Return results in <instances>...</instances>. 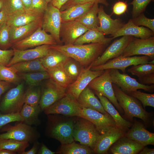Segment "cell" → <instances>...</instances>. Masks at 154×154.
<instances>
[{
  "instance_id": "cell-46",
  "label": "cell",
  "mask_w": 154,
  "mask_h": 154,
  "mask_svg": "<svg viewBox=\"0 0 154 154\" xmlns=\"http://www.w3.org/2000/svg\"><path fill=\"white\" fill-rule=\"evenodd\" d=\"M152 0H133L130 3L133 6L132 18H135L144 12Z\"/></svg>"
},
{
  "instance_id": "cell-38",
  "label": "cell",
  "mask_w": 154,
  "mask_h": 154,
  "mask_svg": "<svg viewBox=\"0 0 154 154\" xmlns=\"http://www.w3.org/2000/svg\"><path fill=\"white\" fill-rule=\"evenodd\" d=\"M57 153L63 154H90L94 152L89 147L74 141L70 143L62 144Z\"/></svg>"
},
{
  "instance_id": "cell-35",
  "label": "cell",
  "mask_w": 154,
  "mask_h": 154,
  "mask_svg": "<svg viewBox=\"0 0 154 154\" xmlns=\"http://www.w3.org/2000/svg\"><path fill=\"white\" fill-rule=\"evenodd\" d=\"M46 71L50 76V78L58 85L66 88L72 82L62 65L47 69Z\"/></svg>"
},
{
  "instance_id": "cell-21",
  "label": "cell",
  "mask_w": 154,
  "mask_h": 154,
  "mask_svg": "<svg viewBox=\"0 0 154 154\" xmlns=\"http://www.w3.org/2000/svg\"><path fill=\"white\" fill-rule=\"evenodd\" d=\"M98 17L100 26L97 29L105 35H110L111 37L115 34L124 24L119 18L113 19L105 11L104 6L99 7Z\"/></svg>"
},
{
  "instance_id": "cell-48",
  "label": "cell",
  "mask_w": 154,
  "mask_h": 154,
  "mask_svg": "<svg viewBox=\"0 0 154 154\" xmlns=\"http://www.w3.org/2000/svg\"><path fill=\"white\" fill-rule=\"evenodd\" d=\"M22 120L19 112L3 114L0 111V128L11 122Z\"/></svg>"
},
{
  "instance_id": "cell-41",
  "label": "cell",
  "mask_w": 154,
  "mask_h": 154,
  "mask_svg": "<svg viewBox=\"0 0 154 154\" xmlns=\"http://www.w3.org/2000/svg\"><path fill=\"white\" fill-rule=\"evenodd\" d=\"M35 87H31L25 93V104L32 106L39 105L41 91L39 88Z\"/></svg>"
},
{
  "instance_id": "cell-28",
  "label": "cell",
  "mask_w": 154,
  "mask_h": 154,
  "mask_svg": "<svg viewBox=\"0 0 154 154\" xmlns=\"http://www.w3.org/2000/svg\"><path fill=\"white\" fill-rule=\"evenodd\" d=\"M95 91L104 109L112 117L117 125L126 130L130 127L131 125V123L121 116L108 99L100 93Z\"/></svg>"
},
{
  "instance_id": "cell-10",
  "label": "cell",
  "mask_w": 154,
  "mask_h": 154,
  "mask_svg": "<svg viewBox=\"0 0 154 154\" xmlns=\"http://www.w3.org/2000/svg\"><path fill=\"white\" fill-rule=\"evenodd\" d=\"M24 94L23 83L10 89L0 104V111L5 114L19 112L24 104Z\"/></svg>"
},
{
  "instance_id": "cell-59",
  "label": "cell",
  "mask_w": 154,
  "mask_h": 154,
  "mask_svg": "<svg viewBox=\"0 0 154 154\" xmlns=\"http://www.w3.org/2000/svg\"><path fill=\"white\" fill-rule=\"evenodd\" d=\"M21 0L25 9L29 10L31 5L32 0Z\"/></svg>"
},
{
  "instance_id": "cell-42",
  "label": "cell",
  "mask_w": 154,
  "mask_h": 154,
  "mask_svg": "<svg viewBox=\"0 0 154 154\" xmlns=\"http://www.w3.org/2000/svg\"><path fill=\"white\" fill-rule=\"evenodd\" d=\"M21 78L10 67L0 65V80L9 83H17Z\"/></svg>"
},
{
  "instance_id": "cell-57",
  "label": "cell",
  "mask_w": 154,
  "mask_h": 154,
  "mask_svg": "<svg viewBox=\"0 0 154 154\" xmlns=\"http://www.w3.org/2000/svg\"><path fill=\"white\" fill-rule=\"evenodd\" d=\"M69 0H52L50 3L54 6L60 9L62 6Z\"/></svg>"
},
{
  "instance_id": "cell-18",
  "label": "cell",
  "mask_w": 154,
  "mask_h": 154,
  "mask_svg": "<svg viewBox=\"0 0 154 154\" xmlns=\"http://www.w3.org/2000/svg\"><path fill=\"white\" fill-rule=\"evenodd\" d=\"M89 29L76 20L62 21L60 31L62 43L64 45L73 44L77 38Z\"/></svg>"
},
{
  "instance_id": "cell-45",
  "label": "cell",
  "mask_w": 154,
  "mask_h": 154,
  "mask_svg": "<svg viewBox=\"0 0 154 154\" xmlns=\"http://www.w3.org/2000/svg\"><path fill=\"white\" fill-rule=\"evenodd\" d=\"M8 15L25 10L21 0H3V7Z\"/></svg>"
},
{
  "instance_id": "cell-58",
  "label": "cell",
  "mask_w": 154,
  "mask_h": 154,
  "mask_svg": "<svg viewBox=\"0 0 154 154\" xmlns=\"http://www.w3.org/2000/svg\"><path fill=\"white\" fill-rule=\"evenodd\" d=\"M139 154H154V149L147 147H143L139 152Z\"/></svg>"
},
{
  "instance_id": "cell-13",
  "label": "cell",
  "mask_w": 154,
  "mask_h": 154,
  "mask_svg": "<svg viewBox=\"0 0 154 154\" xmlns=\"http://www.w3.org/2000/svg\"><path fill=\"white\" fill-rule=\"evenodd\" d=\"M80 117L85 119L92 123L100 135L118 127L109 114H104L89 108H83Z\"/></svg>"
},
{
  "instance_id": "cell-54",
  "label": "cell",
  "mask_w": 154,
  "mask_h": 154,
  "mask_svg": "<svg viewBox=\"0 0 154 154\" xmlns=\"http://www.w3.org/2000/svg\"><path fill=\"white\" fill-rule=\"evenodd\" d=\"M8 14L6 10L3 7L0 11V27L6 22Z\"/></svg>"
},
{
  "instance_id": "cell-40",
  "label": "cell",
  "mask_w": 154,
  "mask_h": 154,
  "mask_svg": "<svg viewBox=\"0 0 154 154\" xmlns=\"http://www.w3.org/2000/svg\"><path fill=\"white\" fill-rule=\"evenodd\" d=\"M62 66L72 82L76 79L83 68L79 62L70 57Z\"/></svg>"
},
{
  "instance_id": "cell-33",
  "label": "cell",
  "mask_w": 154,
  "mask_h": 154,
  "mask_svg": "<svg viewBox=\"0 0 154 154\" xmlns=\"http://www.w3.org/2000/svg\"><path fill=\"white\" fill-rule=\"evenodd\" d=\"M16 72L28 73L46 71L40 58L21 61L9 66Z\"/></svg>"
},
{
  "instance_id": "cell-27",
  "label": "cell",
  "mask_w": 154,
  "mask_h": 154,
  "mask_svg": "<svg viewBox=\"0 0 154 154\" xmlns=\"http://www.w3.org/2000/svg\"><path fill=\"white\" fill-rule=\"evenodd\" d=\"M77 101L83 108L95 110L104 114H109L104 109L100 101L88 86L81 93Z\"/></svg>"
},
{
  "instance_id": "cell-3",
  "label": "cell",
  "mask_w": 154,
  "mask_h": 154,
  "mask_svg": "<svg viewBox=\"0 0 154 154\" xmlns=\"http://www.w3.org/2000/svg\"><path fill=\"white\" fill-rule=\"evenodd\" d=\"M75 122L73 136L74 140L93 150L100 134L90 121L80 117Z\"/></svg>"
},
{
  "instance_id": "cell-53",
  "label": "cell",
  "mask_w": 154,
  "mask_h": 154,
  "mask_svg": "<svg viewBox=\"0 0 154 154\" xmlns=\"http://www.w3.org/2000/svg\"><path fill=\"white\" fill-rule=\"evenodd\" d=\"M11 87L10 83L0 80V100L2 95Z\"/></svg>"
},
{
  "instance_id": "cell-24",
  "label": "cell",
  "mask_w": 154,
  "mask_h": 154,
  "mask_svg": "<svg viewBox=\"0 0 154 154\" xmlns=\"http://www.w3.org/2000/svg\"><path fill=\"white\" fill-rule=\"evenodd\" d=\"M43 15L25 9L8 15L6 23L10 27H19L42 19Z\"/></svg>"
},
{
  "instance_id": "cell-8",
  "label": "cell",
  "mask_w": 154,
  "mask_h": 154,
  "mask_svg": "<svg viewBox=\"0 0 154 154\" xmlns=\"http://www.w3.org/2000/svg\"><path fill=\"white\" fill-rule=\"evenodd\" d=\"M50 119L47 129L50 137L57 140L62 144L74 141L73 132L75 122L73 120L56 121L54 119Z\"/></svg>"
},
{
  "instance_id": "cell-50",
  "label": "cell",
  "mask_w": 154,
  "mask_h": 154,
  "mask_svg": "<svg viewBox=\"0 0 154 154\" xmlns=\"http://www.w3.org/2000/svg\"><path fill=\"white\" fill-rule=\"evenodd\" d=\"M47 5L44 0H32L31 5L29 10L43 15Z\"/></svg>"
},
{
  "instance_id": "cell-6",
  "label": "cell",
  "mask_w": 154,
  "mask_h": 154,
  "mask_svg": "<svg viewBox=\"0 0 154 154\" xmlns=\"http://www.w3.org/2000/svg\"><path fill=\"white\" fill-rule=\"evenodd\" d=\"M62 23L60 11L50 3L47 6L43 15L42 28L49 33L54 38L57 44L62 45L60 37Z\"/></svg>"
},
{
  "instance_id": "cell-25",
  "label": "cell",
  "mask_w": 154,
  "mask_h": 154,
  "mask_svg": "<svg viewBox=\"0 0 154 154\" xmlns=\"http://www.w3.org/2000/svg\"><path fill=\"white\" fill-rule=\"evenodd\" d=\"M42 19V18L19 27H10V40L12 45L29 36L39 27L41 26Z\"/></svg>"
},
{
  "instance_id": "cell-52",
  "label": "cell",
  "mask_w": 154,
  "mask_h": 154,
  "mask_svg": "<svg viewBox=\"0 0 154 154\" xmlns=\"http://www.w3.org/2000/svg\"><path fill=\"white\" fill-rule=\"evenodd\" d=\"M127 7L128 5L125 2L118 1L114 4L113 6V12L116 15H121L126 11Z\"/></svg>"
},
{
  "instance_id": "cell-47",
  "label": "cell",
  "mask_w": 154,
  "mask_h": 154,
  "mask_svg": "<svg viewBox=\"0 0 154 154\" xmlns=\"http://www.w3.org/2000/svg\"><path fill=\"white\" fill-rule=\"evenodd\" d=\"M131 19L135 25L139 26H145L154 32V19L147 17L143 13Z\"/></svg>"
},
{
  "instance_id": "cell-44",
  "label": "cell",
  "mask_w": 154,
  "mask_h": 154,
  "mask_svg": "<svg viewBox=\"0 0 154 154\" xmlns=\"http://www.w3.org/2000/svg\"><path fill=\"white\" fill-rule=\"evenodd\" d=\"M128 94L139 100L144 108L147 106L154 107V94L146 93L136 90L131 92Z\"/></svg>"
},
{
  "instance_id": "cell-16",
  "label": "cell",
  "mask_w": 154,
  "mask_h": 154,
  "mask_svg": "<svg viewBox=\"0 0 154 154\" xmlns=\"http://www.w3.org/2000/svg\"><path fill=\"white\" fill-rule=\"evenodd\" d=\"M133 37L123 36L114 41L89 66L91 67L102 64L110 60L121 55Z\"/></svg>"
},
{
  "instance_id": "cell-19",
  "label": "cell",
  "mask_w": 154,
  "mask_h": 154,
  "mask_svg": "<svg viewBox=\"0 0 154 154\" xmlns=\"http://www.w3.org/2000/svg\"><path fill=\"white\" fill-rule=\"evenodd\" d=\"M50 45L43 44L35 48L23 50L13 49L14 54L6 66L9 67L17 62L34 60L45 56L50 49Z\"/></svg>"
},
{
  "instance_id": "cell-60",
  "label": "cell",
  "mask_w": 154,
  "mask_h": 154,
  "mask_svg": "<svg viewBox=\"0 0 154 154\" xmlns=\"http://www.w3.org/2000/svg\"><path fill=\"white\" fill-rule=\"evenodd\" d=\"M16 153L11 150L6 149H0V154H15Z\"/></svg>"
},
{
  "instance_id": "cell-23",
  "label": "cell",
  "mask_w": 154,
  "mask_h": 154,
  "mask_svg": "<svg viewBox=\"0 0 154 154\" xmlns=\"http://www.w3.org/2000/svg\"><path fill=\"white\" fill-rule=\"evenodd\" d=\"M154 35V32L147 27L135 25L130 19L111 37L114 39L120 36H129L138 38L145 39Z\"/></svg>"
},
{
  "instance_id": "cell-11",
  "label": "cell",
  "mask_w": 154,
  "mask_h": 154,
  "mask_svg": "<svg viewBox=\"0 0 154 154\" xmlns=\"http://www.w3.org/2000/svg\"><path fill=\"white\" fill-rule=\"evenodd\" d=\"M110 75L112 83L127 94L139 89L150 92L154 91V84L150 85L142 84L127 74L120 73L118 70L111 69Z\"/></svg>"
},
{
  "instance_id": "cell-17",
  "label": "cell",
  "mask_w": 154,
  "mask_h": 154,
  "mask_svg": "<svg viewBox=\"0 0 154 154\" xmlns=\"http://www.w3.org/2000/svg\"><path fill=\"white\" fill-rule=\"evenodd\" d=\"M49 79L41 91L39 105L42 111L45 110L66 94V88L58 85L51 79Z\"/></svg>"
},
{
  "instance_id": "cell-31",
  "label": "cell",
  "mask_w": 154,
  "mask_h": 154,
  "mask_svg": "<svg viewBox=\"0 0 154 154\" xmlns=\"http://www.w3.org/2000/svg\"><path fill=\"white\" fill-rule=\"evenodd\" d=\"M41 111L39 105L32 106L24 104L19 112L22 122L31 126L38 125L40 121L38 116Z\"/></svg>"
},
{
  "instance_id": "cell-7",
  "label": "cell",
  "mask_w": 154,
  "mask_h": 154,
  "mask_svg": "<svg viewBox=\"0 0 154 154\" xmlns=\"http://www.w3.org/2000/svg\"><path fill=\"white\" fill-rule=\"evenodd\" d=\"M150 60V58L146 56H125L120 55L109 60L104 64L92 67L90 69L94 71L108 69H119L124 73L126 68L129 66L149 63L154 61Z\"/></svg>"
},
{
  "instance_id": "cell-37",
  "label": "cell",
  "mask_w": 154,
  "mask_h": 154,
  "mask_svg": "<svg viewBox=\"0 0 154 154\" xmlns=\"http://www.w3.org/2000/svg\"><path fill=\"white\" fill-rule=\"evenodd\" d=\"M17 74L30 87L36 86L42 80L50 78V75L46 70Z\"/></svg>"
},
{
  "instance_id": "cell-32",
  "label": "cell",
  "mask_w": 154,
  "mask_h": 154,
  "mask_svg": "<svg viewBox=\"0 0 154 154\" xmlns=\"http://www.w3.org/2000/svg\"><path fill=\"white\" fill-rule=\"evenodd\" d=\"M94 3H89L77 4L60 11L62 21L75 20L90 9Z\"/></svg>"
},
{
  "instance_id": "cell-26",
  "label": "cell",
  "mask_w": 154,
  "mask_h": 154,
  "mask_svg": "<svg viewBox=\"0 0 154 154\" xmlns=\"http://www.w3.org/2000/svg\"><path fill=\"white\" fill-rule=\"evenodd\" d=\"M117 141L110 149L113 154H135L144 147L125 135Z\"/></svg>"
},
{
  "instance_id": "cell-56",
  "label": "cell",
  "mask_w": 154,
  "mask_h": 154,
  "mask_svg": "<svg viewBox=\"0 0 154 154\" xmlns=\"http://www.w3.org/2000/svg\"><path fill=\"white\" fill-rule=\"evenodd\" d=\"M55 153L50 150L44 144L42 143L37 153L38 154H53Z\"/></svg>"
},
{
  "instance_id": "cell-4",
  "label": "cell",
  "mask_w": 154,
  "mask_h": 154,
  "mask_svg": "<svg viewBox=\"0 0 154 154\" xmlns=\"http://www.w3.org/2000/svg\"><path fill=\"white\" fill-rule=\"evenodd\" d=\"M1 131L0 139H12L32 143L37 141L40 137L38 131L31 125L22 122L14 125L7 124Z\"/></svg>"
},
{
  "instance_id": "cell-9",
  "label": "cell",
  "mask_w": 154,
  "mask_h": 154,
  "mask_svg": "<svg viewBox=\"0 0 154 154\" xmlns=\"http://www.w3.org/2000/svg\"><path fill=\"white\" fill-rule=\"evenodd\" d=\"M83 107L78 101L66 94L60 99L44 110L47 115L60 114L80 117Z\"/></svg>"
},
{
  "instance_id": "cell-1",
  "label": "cell",
  "mask_w": 154,
  "mask_h": 154,
  "mask_svg": "<svg viewBox=\"0 0 154 154\" xmlns=\"http://www.w3.org/2000/svg\"><path fill=\"white\" fill-rule=\"evenodd\" d=\"M110 44L91 43L87 44L50 45L51 48L58 50L75 60L82 66L88 67L104 52Z\"/></svg>"
},
{
  "instance_id": "cell-30",
  "label": "cell",
  "mask_w": 154,
  "mask_h": 154,
  "mask_svg": "<svg viewBox=\"0 0 154 154\" xmlns=\"http://www.w3.org/2000/svg\"><path fill=\"white\" fill-rule=\"evenodd\" d=\"M69 58L61 52L50 48L47 54L40 59L46 70L62 65Z\"/></svg>"
},
{
  "instance_id": "cell-51",
  "label": "cell",
  "mask_w": 154,
  "mask_h": 154,
  "mask_svg": "<svg viewBox=\"0 0 154 154\" xmlns=\"http://www.w3.org/2000/svg\"><path fill=\"white\" fill-rule=\"evenodd\" d=\"M14 50L0 49V65L7 66L14 54Z\"/></svg>"
},
{
  "instance_id": "cell-36",
  "label": "cell",
  "mask_w": 154,
  "mask_h": 154,
  "mask_svg": "<svg viewBox=\"0 0 154 154\" xmlns=\"http://www.w3.org/2000/svg\"><path fill=\"white\" fill-rule=\"evenodd\" d=\"M128 72L138 78L139 82L154 75V61L152 62L133 66L127 70Z\"/></svg>"
},
{
  "instance_id": "cell-43",
  "label": "cell",
  "mask_w": 154,
  "mask_h": 154,
  "mask_svg": "<svg viewBox=\"0 0 154 154\" xmlns=\"http://www.w3.org/2000/svg\"><path fill=\"white\" fill-rule=\"evenodd\" d=\"M10 27L6 23L0 27V49L6 50L11 47Z\"/></svg>"
},
{
  "instance_id": "cell-61",
  "label": "cell",
  "mask_w": 154,
  "mask_h": 154,
  "mask_svg": "<svg viewBox=\"0 0 154 154\" xmlns=\"http://www.w3.org/2000/svg\"><path fill=\"white\" fill-rule=\"evenodd\" d=\"M3 6V0H0V11L2 9Z\"/></svg>"
},
{
  "instance_id": "cell-34",
  "label": "cell",
  "mask_w": 154,
  "mask_h": 154,
  "mask_svg": "<svg viewBox=\"0 0 154 154\" xmlns=\"http://www.w3.org/2000/svg\"><path fill=\"white\" fill-rule=\"evenodd\" d=\"M98 8V3H95L90 9L75 20L89 29L97 28L99 23L97 16Z\"/></svg>"
},
{
  "instance_id": "cell-62",
  "label": "cell",
  "mask_w": 154,
  "mask_h": 154,
  "mask_svg": "<svg viewBox=\"0 0 154 154\" xmlns=\"http://www.w3.org/2000/svg\"><path fill=\"white\" fill-rule=\"evenodd\" d=\"M48 4L50 3L52 0H44Z\"/></svg>"
},
{
  "instance_id": "cell-5",
  "label": "cell",
  "mask_w": 154,
  "mask_h": 154,
  "mask_svg": "<svg viewBox=\"0 0 154 154\" xmlns=\"http://www.w3.org/2000/svg\"><path fill=\"white\" fill-rule=\"evenodd\" d=\"M110 71L111 69L105 70L102 74L92 80L88 86L107 98L120 113H123V110L114 93L110 75Z\"/></svg>"
},
{
  "instance_id": "cell-20",
  "label": "cell",
  "mask_w": 154,
  "mask_h": 154,
  "mask_svg": "<svg viewBox=\"0 0 154 154\" xmlns=\"http://www.w3.org/2000/svg\"><path fill=\"white\" fill-rule=\"evenodd\" d=\"M125 130L117 127L100 135L93 149L94 152L99 154L106 153L112 144L125 135Z\"/></svg>"
},
{
  "instance_id": "cell-12",
  "label": "cell",
  "mask_w": 154,
  "mask_h": 154,
  "mask_svg": "<svg viewBox=\"0 0 154 154\" xmlns=\"http://www.w3.org/2000/svg\"><path fill=\"white\" fill-rule=\"evenodd\" d=\"M56 44L53 37L40 26L29 36L14 43L11 47L12 49L23 50L43 44Z\"/></svg>"
},
{
  "instance_id": "cell-29",
  "label": "cell",
  "mask_w": 154,
  "mask_h": 154,
  "mask_svg": "<svg viewBox=\"0 0 154 154\" xmlns=\"http://www.w3.org/2000/svg\"><path fill=\"white\" fill-rule=\"evenodd\" d=\"M113 39L112 37L106 38L103 33L96 28L88 30L77 38L73 44L82 45L97 43L110 44Z\"/></svg>"
},
{
  "instance_id": "cell-2",
  "label": "cell",
  "mask_w": 154,
  "mask_h": 154,
  "mask_svg": "<svg viewBox=\"0 0 154 154\" xmlns=\"http://www.w3.org/2000/svg\"><path fill=\"white\" fill-rule=\"evenodd\" d=\"M112 86L116 97L125 113V117L131 121L134 117H137L145 123H148L151 113L144 109L137 99L126 93L113 83Z\"/></svg>"
},
{
  "instance_id": "cell-15",
  "label": "cell",
  "mask_w": 154,
  "mask_h": 154,
  "mask_svg": "<svg viewBox=\"0 0 154 154\" xmlns=\"http://www.w3.org/2000/svg\"><path fill=\"white\" fill-rule=\"evenodd\" d=\"M104 70H92L90 69V66L83 68L76 79L67 88L66 94L77 100L81 93L88 86L90 82L102 74Z\"/></svg>"
},
{
  "instance_id": "cell-39",
  "label": "cell",
  "mask_w": 154,
  "mask_h": 154,
  "mask_svg": "<svg viewBox=\"0 0 154 154\" xmlns=\"http://www.w3.org/2000/svg\"><path fill=\"white\" fill-rule=\"evenodd\" d=\"M29 146V143L12 139H0V149H7L22 154Z\"/></svg>"
},
{
  "instance_id": "cell-49",
  "label": "cell",
  "mask_w": 154,
  "mask_h": 154,
  "mask_svg": "<svg viewBox=\"0 0 154 154\" xmlns=\"http://www.w3.org/2000/svg\"><path fill=\"white\" fill-rule=\"evenodd\" d=\"M96 2L106 7L109 5L108 0H69L62 6L60 10L62 11L77 4Z\"/></svg>"
},
{
  "instance_id": "cell-14",
  "label": "cell",
  "mask_w": 154,
  "mask_h": 154,
  "mask_svg": "<svg viewBox=\"0 0 154 154\" xmlns=\"http://www.w3.org/2000/svg\"><path fill=\"white\" fill-rule=\"evenodd\" d=\"M139 55L147 56L151 60H154V36L145 39L133 37L121 55L131 56Z\"/></svg>"
},
{
  "instance_id": "cell-55",
  "label": "cell",
  "mask_w": 154,
  "mask_h": 154,
  "mask_svg": "<svg viewBox=\"0 0 154 154\" xmlns=\"http://www.w3.org/2000/svg\"><path fill=\"white\" fill-rule=\"evenodd\" d=\"M32 148L27 151H24L22 154H36L38 152L39 143L36 141L34 143Z\"/></svg>"
},
{
  "instance_id": "cell-22",
  "label": "cell",
  "mask_w": 154,
  "mask_h": 154,
  "mask_svg": "<svg viewBox=\"0 0 154 154\" xmlns=\"http://www.w3.org/2000/svg\"><path fill=\"white\" fill-rule=\"evenodd\" d=\"M125 136L145 147L154 145V134L147 130L141 123L135 120Z\"/></svg>"
}]
</instances>
